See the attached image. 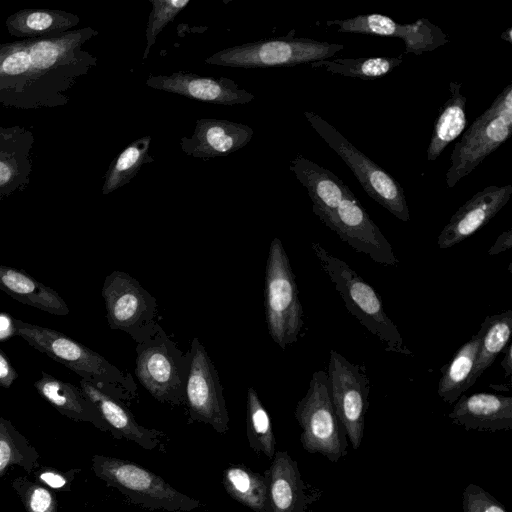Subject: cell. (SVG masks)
<instances>
[{
    "mask_svg": "<svg viewBox=\"0 0 512 512\" xmlns=\"http://www.w3.org/2000/svg\"><path fill=\"white\" fill-rule=\"evenodd\" d=\"M91 27L0 44V104L31 110L67 105L75 84L97 65L83 45Z\"/></svg>",
    "mask_w": 512,
    "mask_h": 512,
    "instance_id": "6da1fadb",
    "label": "cell"
},
{
    "mask_svg": "<svg viewBox=\"0 0 512 512\" xmlns=\"http://www.w3.org/2000/svg\"><path fill=\"white\" fill-rule=\"evenodd\" d=\"M12 330L38 351L118 400L130 402L137 397V385L130 373L69 336L19 319H13Z\"/></svg>",
    "mask_w": 512,
    "mask_h": 512,
    "instance_id": "7a4b0ae2",
    "label": "cell"
},
{
    "mask_svg": "<svg viewBox=\"0 0 512 512\" xmlns=\"http://www.w3.org/2000/svg\"><path fill=\"white\" fill-rule=\"evenodd\" d=\"M312 249L346 309L383 344L385 351L412 355L394 322L384 311L377 292L345 261L333 256L319 243Z\"/></svg>",
    "mask_w": 512,
    "mask_h": 512,
    "instance_id": "3957f363",
    "label": "cell"
},
{
    "mask_svg": "<svg viewBox=\"0 0 512 512\" xmlns=\"http://www.w3.org/2000/svg\"><path fill=\"white\" fill-rule=\"evenodd\" d=\"M91 468L107 486L143 508L191 512L201 505L198 499L178 491L159 475L127 459L95 454Z\"/></svg>",
    "mask_w": 512,
    "mask_h": 512,
    "instance_id": "277c9868",
    "label": "cell"
},
{
    "mask_svg": "<svg viewBox=\"0 0 512 512\" xmlns=\"http://www.w3.org/2000/svg\"><path fill=\"white\" fill-rule=\"evenodd\" d=\"M344 45L310 38L294 37V30L287 36L260 39L224 48L204 62L233 68L290 67L305 63L328 60Z\"/></svg>",
    "mask_w": 512,
    "mask_h": 512,
    "instance_id": "5b68a950",
    "label": "cell"
},
{
    "mask_svg": "<svg viewBox=\"0 0 512 512\" xmlns=\"http://www.w3.org/2000/svg\"><path fill=\"white\" fill-rule=\"evenodd\" d=\"M190 352H183L159 325L155 333L136 345L135 375L161 403L185 405Z\"/></svg>",
    "mask_w": 512,
    "mask_h": 512,
    "instance_id": "8992f818",
    "label": "cell"
},
{
    "mask_svg": "<svg viewBox=\"0 0 512 512\" xmlns=\"http://www.w3.org/2000/svg\"><path fill=\"white\" fill-rule=\"evenodd\" d=\"M512 133V82L491 105L464 130L454 145L446 184L453 188L498 149Z\"/></svg>",
    "mask_w": 512,
    "mask_h": 512,
    "instance_id": "52a82bcc",
    "label": "cell"
},
{
    "mask_svg": "<svg viewBox=\"0 0 512 512\" xmlns=\"http://www.w3.org/2000/svg\"><path fill=\"white\" fill-rule=\"evenodd\" d=\"M264 292L268 333L284 350L298 340L304 322L295 275L283 244L277 237L269 246Z\"/></svg>",
    "mask_w": 512,
    "mask_h": 512,
    "instance_id": "ba28073f",
    "label": "cell"
},
{
    "mask_svg": "<svg viewBox=\"0 0 512 512\" xmlns=\"http://www.w3.org/2000/svg\"><path fill=\"white\" fill-rule=\"evenodd\" d=\"M294 415L302 429L300 442L305 451L319 453L332 463L348 454L347 435L335 413L325 371L312 374L308 390L298 401Z\"/></svg>",
    "mask_w": 512,
    "mask_h": 512,
    "instance_id": "9c48e42d",
    "label": "cell"
},
{
    "mask_svg": "<svg viewBox=\"0 0 512 512\" xmlns=\"http://www.w3.org/2000/svg\"><path fill=\"white\" fill-rule=\"evenodd\" d=\"M304 116L327 145L346 163L364 191L396 218L408 222L409 208L400 183L321 116L310 111H305Z\"/></svg>",
    "mask_w": 512,
    "mask_h": 512,
    "instance_id": "30bf717a",
    "label": "cell"
},
{
    "mask_svg": "<svg viewBox=\"0 0 512 512\" xmlns=\"http://www.w3.org/2000/svg\"><path fill=\"white\" fill-rule=\"evenodd\" d=\"M102 297L108 325L136 342L152 336L159 323L157 300L133 276L115 270L104 280Z\"/></svg>",
    "mask_w": 512,
    "mask_h": 512,
    "instance_id": "8fae6325",
    "label": "cell"
},
{
    "mask_svg": "<svg viewBox=\"0 0 512 512\" xmlns=\"http://www.w3.org/2000/svg\"><path fill=\"white\" fill-rule=\"evenodd\" d=\"M326 373L335 413L352 447L358 449L362 443L365 415L369 407L370 386L366 369L331 350Z\"/></svg>",
    "mask_w": 512,
    "mask_h": 512,
    "instance_id": "7c38bea8",
    "label": "cell"
},
{
    "mask_svg": "<svg viewBox=\"0 0 512 512\" xmlns=\"http://www.w3.org/2000/svg\"><path fill=\"white\" fill-rule=\"evenodd\" d=\"M190 366L185 387L189 419L210 425L217 433L229 430V415L218 371L205 347L195 337L189 348Z\"/></svg>",
    "mask_w": 512,
    "mask_h": 512,
    "instance_id": "4fadbf2b",
    "label": "cell"
},
{
    "mask_svg": "<svg viewBox=\"0 0 512 512\" xmlns=\"http://www.w3.org/2000/svg\"><path fill=\"white\" fill-rule=\"evenodd\" d=\"M319 219L357 252L382 265H398L392 245L352 191L336 209L321 215Z\"/></svg>",
    "mask_w": 512,
    "mask_h": 512,
    "instance_id": "5bb4252c",
    "label": "cell"
},
{
    "mask_svg": "<svg viewBox=\"0 0 512 512\" xmlns=\"http://www.w3.org/2000/svg\"><path fill=\"white\" fill-rule=\"evenodd\" d=\"M326 24L337 26L338 32L401 38L405 43L406 53L415 55L433 51L449 42L448 36L426 18H420L411 24H400L386 15L371 13L344 20H331Z\"/></svg>",
    "mask_w": 512,
    "mask_h": 512,
    "instance_id": "9a60e30c",
    "label": "cell"
},
{
    "mask_svg": "<svg viewBox=\"0 0 512 512\" xmlns=\"http://www.w3.org/2000/svg\"><path fill=\"white\" fill-rule=\"evenodd\" d=\"M269 512H308L322 490L304 481L298 463L287 451H276L264 472Z\"/></svg>",
    "mask_w": 512,
    "mask_h": 512,
    "instance_id": "2e32d148",
    "label": "cell"
},
{
    "mask_svg": "<svg viewBox=\"0 0 512 512\" xmlns=\"http://www.w3.org/2000/svg\"><path fill=\"white\" fill-rule=\"evenodd\" d=\"M146 85L189 99L228 106L247 104L255 98L232 79L201 76L190 71H176L169 75L150 74Z\"/></svg>",
    "mask_w": 512,
    "mask_h": 512,
    "instance_id": "e0dca14e",
    "label": "cell"
},
{
    "mask_svg": "<svg viewBox=\"0 0 512 512\" xmlns=\"http://www.w3.org/2000/svg\"><path fill=\"white\" fill-rule=\"evenodd\" d=\"M512 185H490L477 192L450 218L440 232L437 244L448 249L485 226L509 201Z\"/></svg>",
    "mask_w": 512,
    "mask_h": 512,
    "instance_id": "ac0fdd59",
    "label": "cell"
},
{
    "mask_svg": "<svg viewBox=\"0 0 512 512\" xmlns=\"http://www.w3.org/2000/svg\"><path fill=\"white\" fill-rule=\"evenodd\" d=\"M253 129L245 124L214 118L196 120L190 137L180 139V148L188 156L209 160L228 156L252 139Z\"/></svg>",
    "mask_w": 512,
    "mask_h": 512,
    "instance_id": "d6986e66",
    "label": "cell"
},
{
    "mask_svg": "<svg viewBox=\"0 0 512 512\" xmlns=\"http://www.w3.org/2000/svg\"><path fill=\"white\" fill-rule=\"evenodd\" d=\"M80 389L97 408L115 439L132 441L145 450H165L167 435L139 424L122 401L84 379L80 380Z\"/></svg>",
    "mask_w": 512,
    "mask_h": 512,
    "instance_id": "ffe728a7",
    "label": "cell"
},
{
    "mask_svg": "<svg viewBox=\"0 0 512 512\" xmlns=\"http://www.w3.org/2000/svg\"><path fill=\"white\" fill-rule=\"evenodd\" d=\"M33 132L24 126H0V200L23 192L33 169Z\"/></svg>",
    "mask_w": 512,
    "mask_h": 512,
    "instance_id": "44dd1931",
    "label": "cell"
},
{
    "mask_svg": "<svg viewBox=\"0 0 512 512\" xmlns=\"http://www.w3.org/2000/svg\"><path fill=\"white\" fill-rule=\"evenodd\" d=\"M448 418L466 430H511L512 397L490 393L461 395L454 403Z\"/></svg>",
    "mask_w": 512,
    "mask_h": 512,
    "instance_id": "7402d4cb",
    "label": "cell"
},
{
    "mask_svg": "<svg viewBox=\"0 0 512 512\" xmlns=\"http://www.w3.org/2000/svg\"><path fill=\"white\" fill-rule=\"evenodd\" d=\"M289 168L307 189L312 210L318 217L336 209L351 192L337 175L301 154L291 160Z\"/></svg>",
    "mask_w": 512,
    "mask_h": 512,
    "instance_id": "603a6c76",
    "label": "cell"
},
{
    "mask_svg": "<svg viewBox=\"0 0 512 512\" xmlns=\"http://www.w3.org/2000/svg\"><path fill=\"white\" fill-rule=\"evenodd\" d=\"M34 387L38 394L62 415L74 421L90 423L102 432L110 433L97 408L80 388L45 371H42Z\"/></svg>",
    "mask_w": 512,
    "mask_h": 512,
    "instance_id": "cb8c5ba5",
    "label": "cell"
},
{
    "mask_svg": "<svg viewBox=\"0 0 512 512\" xmlns=\"http://www.w3.org/2000/svg\"><path fill=\"white\" fill-rule=\"evenodd\" d=\"M0 289L15 300L50 314H69V308L58 292L24 270L0 265Z\"/></svg>",
    "mask_w": 512,
    "mask_h": 512,
    "instance_id": "d4e9b609",
    "label": "cell"
},
{
    "mask_svg": "<svg viewBox=\"0 0 512 512\" xmlns=\"http://www.w3.org/2000/svg\"><path fill=\"white\" fill-rule=\"evenodd\" d=\"M80 23V18L58 9L25 8L8 16V33L17 38H38L63 34Z\"/></svg>",
    "mask_w": 512,
    "mask_h": 512,
    "instance_id": "484cf974",
    "label": "cell"
},
{
    "mask_svg": "<svg viewBox=\"0 0 512 512\" xmlns=\"http://www.w3.org/2000/svg\"><path fill=\"white\" fill-rule=\"evenodd\" d=\"M461 87L460 82L451 81L449 83L450 98L440 108L434 123L427 149L428 161H435L443 150L465 130L467 98L461 93Z\"/></svg>",
    "mask_w": 512,
    "mask_h": 512,
    "instance_id": "4316f807",
    "label": "cell"
},
{
    "mask_svg": "<svg viewBox=\"0 0 512 512\" xmlns=\"http://www.w3.org/2000/svg\"><path fill=\"white\" fill-rule=\"evenodd\" d=\"M222 485L228 495L254 512H269L264 475L245 465H230L222 473Z\"/></svg>",
    "mask_w": 512,
    "mask_h": 512,
    "instance_id": "83f0119b",
    "label": "cell"
},
{
    "mask_svg": "<svg viewBox=\"0 0 512 512\" xmlns=\"http://www.w3.org/2000/svg\"><path fill=\"white\" fill-rule=\"evenodd\" d=\"M479 344L480 334L477 332L459 348L446 369L443 370L437 392L445 403L454 404L471 387L470 380Z\"/></svg>",
    "mask_w": 512,
    "mask_h": 512,
    "instance_id": "f1b7e54d",
    "label": "cell"
},
{
    "mask_svg": "<svg viewBox=\"0 0 512 512\" xmlns=\"http://www.w3.org/2000/svg\"><path fill=\"white\" fill-rule=\"evenodd\" d=\"M478 332L480 344L470 380L471 386L507 346L512 332V310L487 316Z\"/></svg>",
    "mask_w": 512,
    "mask_h": 512,
    "instance_id": "f546056e",
    "label": "cell"
},
{
    "mask_svg": "<svg viewBox=\"0 0 512 512\" xmlns=\"http://www.w3.org/2000/svg\"><path fill=\"white\" fill-rule=\"evenodd\" d=\"M151 136H142L126 146L110 163L102 185V194L108 195L128 184L144 164L154 158L149 154Z\"/></svg>",
    "mask_w": 512,
    "mask_h": 512,
    "instance_id": "4dcf8cb0",
    "label": "cell"
},
{
    "mask_svg": "<svg viewBox=\"0 0 512 512\" xmlns=\"http://www.w3.org/2000/svg\"><path fill=\"white\" fill-rule=\"evenodd\" d=\"M13 466L31 474L41 466L40 454L9 420L0 416V479Z\"/></svg>",
    "mask_w": 512,
    "mask_h": 512,
    "instance_id": "1f68e13d",
    "label": "cell"
},
{
    "mask_svg": "<svg viewBox=\"0 0 512 512\" xmlns=\"http://www.w3.org/2000/svg\"><path fill=\"white\" fill-rule=\"evenodd\" d=\"M403 62L402 55L360 58H336L311 63L312 68H324L331 74L361 79L379 78L390 73Z\"/></svg>",
    "mask_w": 512,
    "mask_h": 512,
    "instance_id": "d6a6232c",
    "label": "cell"
},
{
    "mask_svg": "<svg viewBox=\"0 0 512 512\" xmlns=\"http://www.w3.org/2000/svg\"><path fill=\"white\" fill-rule=\"evenodd\" d=\"M246 434L250 448L273 459L276 452V438L269 413L262 404L254 387L247 390Z\"/></svg>",
    "mask_w": 512,
    "mask_h": 512,
    "instance_id": "836d02e7",
    "label": "cell"
},
{
    "mask_svg": "<svg viewBox=\"0 0 512 512\" xmlns=\"http://www.w3.org/2000/svg\"><path fill=\"white\" fill-rule=\"evenodd\" d=\"M26 512H58V502L52 491L46 486L30 480L26 476H18L11 482Z\"/></svg>",
    "mask_w": 512,
    "mask_h": 512,
    "instance_id": "e575fe53",
    "label": "cell"
},
{
    "mask_svg": "<svg viewBox=\"0 0 512 512\" xmlns=\"http://www.w3.org/2000/svg\"><path fill=\"white\" fill-rule=\"evenodd\" d=\"M152 9L146 27V48L143 59L149 55L157 36L190 3V0H149Z\"/></svg>",
    "mask_w": 512,
    "mask_h": 512,
    "instance_id": "d590c367",
    "label": "cell"
},
{
    "mask_svg": "<svg viewBox=\"0 0 512 512\" xmlns=\"http://www.w3.org/2000/svg\"><path fill=\"white\" fill-rule=\"evenodd\" d=\"M463 512H507L490 493L476 484H469L462 494Z\"/></svg>",
    "mask_w": 512,
    "mask_h": 512,
    "instance_id": "8d00e7d4",
    "label": "cell"
},
{
    "mask_svg": "<svg viewBox=\"0 0 512 512\" xmlns=\"http://www.w3.org/2000/svg\"><path fill=\"white\" fill-rule=\"evenodd\" d=\"M80 471L79 468H73L64 472L52 467L40 466L32 474L36 482L50 490L70 492L72 490V482Z\"/></svg>",
    "mask_w": 512,
    "mask_h": 512,
    "instance_id": "74e56055",
    "label": "cell"
},
{
    "mask_svg": "<svg viewBox=\"0 0 512 512\" xmlns=\"http://www.w3.org/2000/svg\"><path fill=\"white\" fill-rule=\"evenodd\" d=\"M17 378V371L8 356L0 349V387L10 388Z\"/></svg>",
    "mask_w": 512,
    "mask_h": 512,
    "instance_id": "f35d334b",
    "label": "cell"
},
{
    "mask_svg": "<svg viewBox=\"0 0 512 512\" xmlns=\"http://www.w3.org/2000/svg\"><path fill=\"white\" fill-rule=\"evenodd\" d=\"M512 247V229L502 232L495 243L488 250V255H497L506 250H510Z\"/></svg>",
    "mask_w": 512,
    "mask_h": 512,
    "instance_id": "ab89813d",
    "label": "cell"
},
{
    "mask_svg": "<svg viewBox=\"0 0 512 512\" xmlns=\"http://www.w3.org/2000/svg\"><path fill=\"white\" fill-rule=\"evenodd\" d=\"M511 358H512V345L508 344L504 348V358L501 361V366L504 369L505 375L507 377H509L511 375V372H512V360H511Z\"/></svg>",
    "mask_w": 512,
    "mask_h": 512,
    "instance_id": "60d3db41",
    "label": "cell"
},
{
    "mask_svg": "<svg viewBox=\"0 0 512 512\" xmlns=\"http://www.w3.org/2000/svg\"><path fill=\"white\" fill-rule=\"evenodd\" d=\"M501 39L502 40H505L509 43H512V28L509 27L507 28L502 34H501Z\"/></svg>",
    "mask_w": 512,
    "mask_h": 512,
    "instance_id": "b9f144b4",
    "label": "cell"
}]
</instances>
